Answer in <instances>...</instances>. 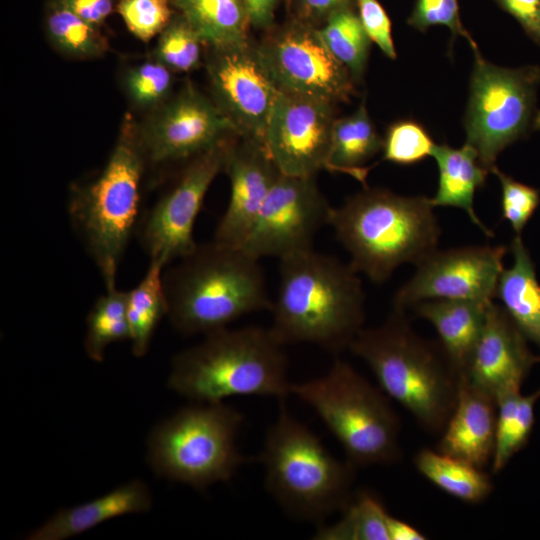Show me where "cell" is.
Returning <instances> with one entry per match:
<instances>
[{"instance_id": "obj_1", "label": "cell", "mask_w": 540, "mask_h": 540, "mask_svg": "<svg viewBox=\"0 0 540 540\" xmlns=\"http://www.w3.org/2000/svg\"><path fill=\"white\" fill-rule=\"evenodd\" d=\"M271 313L282 344L309 343L331 353L348 349L365 320V293L350 263L314 250L280 259Z\"/></svg>"}, {"instance_id": "obj_2", "label": "cell", "mask_w": 540, "mask_h": 540, "mask_svg": "<svg viewBox=\"0 0 540 540\" xmlns=\"http://www.w3.org/2000/svg\"><path fill=\"white\" fill-rule=\"evenodd\" d=\"M168 319L183 335H204L240 317L271 311L260 260L242 248L211 241L163 274Z\"/></svg>"}, {"instance_id": "obj_3", "label": "cell", "mask_w": 540, "mask_h": 540, "mask_svg": "<svg viewBox=\"0 0 540 540\" xmlns=\"http://www.w3.org/2000/svg\"><path fill=\"white\" fill-rule=\"evenodd\" d=\"M433 209L426 196L365 186L332 207L329 225L353 269L381 284L400 265H416L437 249L441 230Z\"/></svg>"}, {"instance_id": "obj_4", "label": "cell", "mask_w": 540, "mask_h": 540, "mask_svg": "<svg viewBox=\"0 0 540 540\" xmlns=\"http://www.w3.org/2000/svg\"><path fill=\"white\" fill-rule=\"evenodd\" d=\"M348 349L423 429L441 433L456 402L459 374L440 344L415 333L404 311L392 309L380 326L363 328Z\"/></svg>"}, {"instance_id": "obj_5", "label": "cell", "mask_w": 540, "mask_h": 540, "mask_svg": "<svg viewBox=\"0 0 540 540\" xmlns=\"http://www.w3.org/2000/svg\"><path fill=\"white\" fill-rule=\"evenodd\" d=\"M145 172L138 123L126 114L104 167L90 180L70 189V224L95 263L106 290L117 287L119 265L137 232Z\"/></svg>"}, {"instance_id": "obj_6", "label": "cell", "mask_w": 540, "mask_h": 540, "mask_svg": "<svg viewBox=\"0 0 540 540\" xmlns=\"http://www.w3.org/2000/svg\"><path fill=\"white\" fill-rule=\"evenodd\" d=\"M268 328H222L172 360L168 387L197 403H217L232 396L284 400L291 393L288 360Z\"/></svg>"}, {"instance_id": "obj_7", "label": "cell", "mask_w": 540, "mask_h": 540, "mask_svg": "<svg viewBox=\"0 0 540 540\" xmlns=\"http://www.w3.org/2000/svg\"><path fill=\"white\" fill-rule=\"evenodd\" d=\"M259 460L268 492L289 515L322 524L341 510L352 494L355 467L334 457L321 439L280 400Z\"/></svg>"}, {"instance_id": "obj_8", "label": "cell", "mask_w": 540, "mask_h": 540, "mask_svg": "<svg viewBox=\"0 0 540 540\" xmlns=\"http://www.w3.org/2000/svg\"><path fill=\"white\" fill-rule=\"evenodd\" d=\"M290 390L317 413L355 468L401 458L400 421L389 397L349 363L336 358L325 375Z\"/></svg>"}, {"instance_id": "obj_9", "label": "cell", "mask_w": 540, "mask_h": 540, "mask_svg": "<svg viewBox=\"0 0 540 540\" xmlns=\"http://www.w3.org/2000/svg\"><path fill=\"white\" fill-rule=\"evenodd\" d=\"M243 420L223 402L183 408L151 431L149 464L158 475L197 490L228 481L252 460L236 445Z\"/></svg>"}, {"instance_id": "obj_10", "label": "cell", "mask_w": 540, "mask_h": 540, "mask_svg": "<svg viewBox=\"0 0 540 540\" xmlns=\"http://www.w3.org/2000/svg\"><path fill=\"white\" fill-rule=\"evenodd\" d=\"M469 43L475 62L464 118L465 144L491 172L499 154L533 127L540 67L496 66L482 57L474 40Z\"/></svg>"}, {"instance_id": "obj_11", "label": "cell", "mask_w": 540, "mask_h": 540, "mask_svg": "<svg viewBox=\"0 0 540 540\" xmlns=\"http://www.w3.org/2000/svg\"><path fill=\"white\" fill-rule=\"evenodd\" d=\"M237 137L185 163L173 186L142 214L136 233L150 260L167 265L196 248L193 232L197 217L211 184L224 171L228 152Z\"/></svg>"}, {"instance_id": "obj_12", "label": "cell", "mask_w": 540, "mask_h": 540, "mask_svg": "<svg viewBox=\"0 0 540 540\" xmlns=\"http://www.w3.org/2000/svg\"><path fill=\"white\" fill-rule=\"evenodd\" d=\"M257 47L281 92L334 105L348 102L356 92L349 70L311 24L297 19L270 28Z\"/></svg>"}, {"instance_id": "obj_13", "label": "cell", "mask_w": 540, "mask_h": 540, "mask_svg": "<svg viewBox=\"0 0 540 540\" xmlns=\"http://www.w3.org/2000/svg\"><path fill=\"white\" fill-rule=\"evenodd\" d=\"M148 166L187 163L215 145L238 136L212 98L186 83L138 124Z\"/></svg>"}, {"instance_id": "obj_14", "label": "cell", "mask_w": 540, "mask_h": 540, "mask_svg": "<svg viewBox=\"0 0 540 540\" xmlns=\"http://www.w3.org/2000/svg\"><path fill=\"white\" fill-rule=\"evenodd\" d=\"M209 49L206 71L213 101L238 136L264 143L269 117L281 91L257 44L247 38Z\"/></svg>"}, {"instance_id": "obj_15", "label": "cell", "mask_w": 540, "mask_h": 540, "mask_svg": "<svg viewBox=\"0 0 540 540\" xmlns=\"http://www.w3.org/2000/svg\"><path fill=\"white\" fill-rule=\"evenodd\" d=\"M332 207L316 177L279 173L241 248L259 260L310 250L318 231L329 225Z\"/></svg>"}, {"instance_id": "obj_16", "label": "cell", "mask_w": 540, "mask_h": 540, "mask_svg": "<svg viewBox=\"0 0 540 540\" xmlns=\"http://www.w3.org/2000/svg\"><path fill=\"white\" fill-rule=\"evenodd\" d=\"M505 246H464L434 250L395 293L393 309L404 311L435 299L491 303L504 270Z\"/></svg>"}, {"instance_id": "obj_17", "label": "cell", "mask_w": 540, "mask_h": 540, "mask_svg": "<svg viewBox=\"0 0 540 540\" xmlns=\"http://www.w3.org/2000/svg\"><path fill=\"white\" fill-rule=\"evenodd\" d=\"M335 105L280 92L266 127L264 144L280 173L316 177L326 170Z\"/></svg>"}, {"instance_id": "obj_18", "label": "cell", "mask_w": 540, "mask_h": 540, "mask_svg": "<svg viewBox=\"0 0 540 540\" xmlns=\"http://www.w3.org/2000/svg\"><path fill=\"white\" fill-rule=\"evenodd\" d=\"M527 340L504 308L492 302L468 366L460 375L496 402L520 392L531 368L540 361Z\"/></svg>"}, {"instance_id": "obj_19", "label": "cell", "mask_w": 540, "mask_h": 540, "mask_svg": "<svg viewBox=\"0 0 540 540\" xmlns=\"http://www.w3.org/2000/svg\"><path fill=\"white\" fill-rule=\"evenodd\" d=\"M224 171L230 195L213 240L241 248L280 172L264 143L239 136L230 147Z\"/></svg>"}, {"instance_id": "obj_20", "label": "cell", "mask_w": 540, "mask_h": 540, "mask_svg": "<svg viewBox=\"0 0 540 540\" xmlns=\"http://www.w3.org/2000/svg\"><path fill=\"white\" fill-rule=\"evenodd\" d=\"M496 415V401L459 375L456 402L437 449L480 468L491 464Z\"/></svg>"}, {"instance_id": "obj_21", "label": "cell", "mask_w": 540, "mask_h": 540, "mask_svg": "<svg viewBox=\"0 0 540 540\" xmlns=\"http://www.w3.org/2000/svg\"><path fill=\"white\" fill-rule=\"evenodd\" d=\"M151 505L152 497L146 484L133 480L89 502L59 510L26 539H68L115 517L147 512Z\"/></svg>"}, {"instance_id": "obj_22", "label": "cell", "mask_w": 540, "mask_h": 540, "mask_svg": "<svg viewBox=\"0 0 540 540\" xmlns=\"http://www.w3.org/2000/svg\"><path fill=\"white\" fill-rule=\"evenodd\" d=\"M491 303L435 299L419 302L412 308L433 325L443 352L460 375L468 366Z\"/></svg>"}, {"instance_id": "obj_23", "label": "cell", "mask_w": 540, "mask_h": 540, "mask_svg": "<svg viewBox=\"0 0 540 540\" xmlns=\"http://www.w3.org/2000/svg\"><path fill=\"white\" fill-rule=\"evenodd\" d=\"M432 157L435 159L438 171V188L430 198L434 207H456L464 210L473 222L487 236H493L474 210L475 191L484 185L490 172L474 148L464 144L453 148L448 144H436Z\"/></svg>"}, {"instance_id": "obj_24", "label": "cell", "mask_w": 540, "mask_h": 540, "mask_svg": "<svg viewBox=\"0 0 540 540\" xmlns=\"http://www.w3.org/2000/svg\"><path fill=\"white\" fill-rule=\"evenodd\" d=\"M511 251L513 265L502 271L495 298L525 337L540 347V283L521 235L512 240Z\"/></svg>"}, {"instance_id": "obj_25", "label": "cell", "mask_w": 540, "mask_h": 540, "mask_svg": "<svg viewBox=\"0 0 540 540\" xmlns=\"http://www.w3.org/2000/svg\"><path fill=\"white\" fill-rule=\"evenodd\" d=\"M382 146L383 138L363 101L352 114L335 119L326 170L349 175L365 187L370 169L366 164Z\"/></svg>"}, {"instance_id": "obj_26", "label": "cell", "mask_w": 540, "mask_h": 540, "mask_svg": "<svg viewBox=\"0 0 540 540\" xmlns=\"http://www.w3.org/2000/svg\"><path fill=\"white\" fill-rule=\"evenodd\" d=\"M413 462L417 471L433 485L465 503H480L493 490L491 478L483 468L438 449H421Z\"/></svg>"}, {"instance_id": "obj_27", "label": "cell", "mask_w": 540, "mask_h": 540, "mask_svg": "<svg viewBox=\"0 0 540 540\" xmlns=\"http://www.w3.org/2000/svg\"><path fill=\"white\" fill-rule=\"evenodd\" d=\"M161 262L150 260L149 267L131 290L127 291V318L131 349L136 357L144 356L154 332L163 317L168 316L169 305L165 291Z\"/></svg>"}, {"instance_id": "obj_28", "label": "cell", "mask_w": 540, "mask_h": 540, "mask_svg": "<svg viewBox=\"0 0 540 540\" xmlns=\"http://www.w3.org/2000/svg\"><path fill=\"white\" fill-rule=\"evenodd\" d=\"M205 46L216 47L248 38L250 22L243 0H172Z\"/></svg>"}, {"instance_id": "obj_29", "label": "cell", "mask_w": 540, "mask_h": 540, "mask_svg": "<svg viewBox=\"0 0 540 540\" xmlns=\"http://www.w3.org/2000/svg\"><path fill=\"white\" fill-rule=\"evenodd\" d=\"M540 389L530 395L520 392L499 399L497 404L495 443L491 469L499 473L529 442L535 423V404Z\"/></svg>"}, {"instance_id": "obj_30", "label": "cell", "mask_w": 540, "mask_h": 540, "mask_svg": "<svg viewBox=\"0 0 540 540\" xmlns=\"http://www.w3.org/2000/svg\"><path fill=\"white\" fill-rule=\"evenodd\" d=\"M341 518L331 524H319L317 540H389V513L378 496L368 490L352 492Z\"/></svg>"}, {"instance_id": "obj_31", "label": "cell", "mask_w": 540, "mask_h": 540, "mask_svg": "<svg viewBox=\"0 0 540 540\" xmlns=\"http://www.w3.org/2000/svg\"><path fill=\"white\" fill-rule=\"evenodd\" d=\"M45 29L52 45L70 58H100L109 48L99 27L76 15L61 0H51L47 4Z\"/></svg>"}, {"instance_id": "obj_32", "label": "cell", "mask_w": 540, "mask_h": 540, "mask_svg": "<svg viewBox=\"0 0 540 540\" xmlns=\"http://www.w3.org/2000/svg\"><path fill=\"white\" fill-rule=\"evenodd\" d=\"M127 291L107 289L94 302L86 317L84 349L88 357L102 362L107 347L130 338Z\"/></svg>"}, {"instance_id": "obj_33", "label": "cell", "mask_w": 540, "mask_h": 540, "mask_svg": "<svg viewBox=\"0 0 540 540\" xmlns=\"http://www.w3.org/2000/svg\"><path fill=\"white\" fill-rule=\"evenodd\" d=\"M318 29L329 50L357 83L366 69L371 40L354 7L334 13Z\"/></svg>"}, {"instance_id": "obj_34", "label": "cell", "mask_w": 540, "mask_h": 540, "mask_svg": "<svg viewBox=\"0 0 540 540\" xmlns=\"http://www.w3.org/2000/svg\"><path fill=\"white\" fill-rule=\"evenodd\" d=\"M158 36L154 60L172 72H189L199 65L205 44L183 15L173 17Z\"/></svg>"}, {"instance_id": "obj_35", "label": "cell", "mask_w": 540, "mask_h": 540, "mask_svg": "<svg viewBox=\"0 0 540 540\" xmlns=\"http://www.w3.org/2000/svg\"><path fill=\"white\" fill-rule=\"evenodd\" d=\"M435 143L426 129L413 120L392 123L383 137V160L412 165L432 156Z\"/></svg>"}, {"instance_id": "obj_36", "label": "cell", "mask_w": 540, "mask_h": 540, "mask_svg": "<svg viewBox=\"0 0 540 540\" xmlns=\"http://www.w3.org/2000/svg\"><path fill=\"white\" fill-rule=\"evenodd\" d=\"M172 71L154 60L133 67L125 78L126 92L132 103L151 111L171 96Z\"/></svg>"}, {"instance_id": "obj_37", "label": "cell", "mask_w": 540, "mask_h": 540, "mask_svg": "<svg viewBox=\"0 0 540 540\" xmlns=\"http://www.w3.org/2000/svg\"><path fill=\"white\" fill-rule=\"evenodd\" d=\"M171 0H119L117 11L127 29L139 40L158 36L173 18Z\"/></svg>"}, {"instance_id": "obj_38", "label": "cell", "mask_w": 540, "mask_h": 540, "mask_svg": "<svg viewBox=\"0 0 540 540\" xmlns=\"http://www.w3.org/2000/svg\"><path fill=\"white\" fill-rule=\"evenodd\" d=\"M501 184V217L509 222L517 235L533 216L540 204V191L516 181L497 166L491 169Z\"/></svg>"}, {"instance_id": "obj_39", "label": "cell", "mask_w": 540, "mask_h": 540, "mask_svg": "<svg viewBox=\"0 0 540 540\" xmlns=\"http://www.w3.org/2000/svg\"><path fill=\"white\" fill-rule=\"evenodd\" d=\"M407 23L420 31L443 25L450 29L453 36L461 35L468 41L472 39L461 23L457 0H415Z\"/></svg>"}, {"instance_id": "obj_40", "label": "cell", "mask_w": 540, "mask_h": 540, "mask_svg": "<svg viewBox=\"0 0 540 540\" xmlns=\"http://www.w3.org/2000/svg\"><path fill=\"white\" fill-rule=\"evenodd\" d=\"M357 13L371 42L390 59L397 57L391 20L378 0H356Z\"/></svg>"}, {"instance_id": "obj_41", "label": "cell", "mask_w": 540, "mask_h": 540, "mask_svg": "<svg viewBox=\"0 0 540 540\" xmlns=\"http://www.w3.org/2000/svg\"><path fill=\"white\" fill-rule=\"evenodd\" d=\"M540 46V0H494Z\"/></svg>"}, {"instance_id": "obj_42", "label": "cell", "mask_w": 540, "mask_h": 540, "mask_svg": "<svg viewBox=\"0 0 540 540\" xmlns=\"http://www.w3.org/2000/svg\"><path fill=\"white\" fill-rule=\"evenodd\" d=\"M356 0H298V20L316 27L318 23H325L334 13L352 8Z\"/></svg>"}, {"instance_id": "obj_43", "label": "cell", "mask_w": 540, "mask_h": 540, "mask_svg": "<svg viewBox=\"0 0 540 540\" xmlns=\"http://www.w3.org/2000/svg\"><path fill=\"white\" fill-rule=\"evenodd\" d=\"M71 11L85 21L100 27L111 14L112 0H61Z\"/></svg>"}, {"instance_id": "obj_44", "label": "cell", "mask_w": 540, "mask_h": 540, "mask_svg": "<svg viewBox=\"0 0 540 540\" xmlns=\"http://www.w3.org/2000/svg\"><path fill=\"white\" fill-rule=\"evenodd\" d=\"M250 26L270 29L273 26L277 0H243Z\"/></svg>"}, {"instance_id": "obj_45", "label": "cell", "mask_w": 540, "mask_h": 540, "mask_svg": "<svg viewBox=\"0 0 540 540\" xmlns=\"http://www.w3.org/2000/svg\"><path fill=\"white\" fill-rule=\"evenodd\" d=\"M389 540H425L427 537L415 526L389 515Z\"/></svg>"}, {"instance_id": "obj_46", "label": "cell", "mask_w": 540, "mask_h": 540, "mask_svg": "<svg viewBox=\"0 0 540 540\" xmlns=\"http://www.w3.org/2000/svg\"><path fill=\"white\" fill-rule=\"evenodd\" d=\"M533 129L540 131V110L536 111V114L533 120Z\"/></svg>"}, {"instance_id": "obj_47", "label": "cell", "mask_w": 540, "mask_h": 540, "mask_svg": "<svg viewBox=\"0 0 540 540\" xmlns=\"http://www.w3.org/2000/svg\"><path fill=\"white\" fill-rule=\"evenodd\" d=\"M172 1V0H171Z\"/></svg>"}]
</instances>
